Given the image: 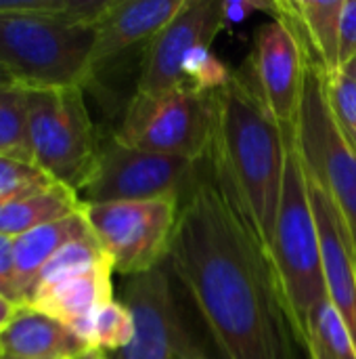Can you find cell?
I'll return each instance as SVG.
<instances>
[{
	"mask_svg": "<svg viewBox=\"0 0 356 359\" xmlns=\"http://www.w3.org/2000/svg\"><path fill=\"white\" fill-rule=\"evenodd\" d=\"M306 179L319 225L327 299L342 316L356 345V244L338 206L308 175Z\"/></svg>",
	"mask_w": 356,
	"mask_h": 359,
	"instance_id": "4fadbf2b",
	"label": "cell"
},
{
	"mask_svg": "<svg viewBox=\"0 0 356 359\" xmlns=\"http://www.w3.org/2000/svg\"><path fill=\"white\" fill-rule=\"evenodd\" d=\"M78 359H107V355H105V353H101V351L90 349V351H86L84 355H80Z\"/></svg>",
	"mask_w": 356,
	"mask_h": 359,
	"instance_id": "f546056e",
	"label": "cell"
},
{
	"mask_svg": "<svg viewBox=\"0 0 356 359\" xmlns=\"http://www.w3.org/2000/svg\"><path fill=\"white\" fill-rule=\"evenodd\" d=\"M187 0H111L97 23L92 61L99 69L130 46L153 40L185 6Z\"/></svg>",
	"mask_w": 356,
	"mask_h": 359,
	"instance_id": "5bb4252c",
	"label": "cell"
},
{
	"mask_svg": "<svg viewBox=\"0 0 356 359\" xmlns=\"http://www.w3.org/2000/svg\"><path fill=\"white\" fill-rule=\"evenodd\" d=\"M292 135L294 130H285L271 116L245 63L216 93V130L208 162L222 191L269 250Z\"/></svg>",
	"mask_w": 356,
	"mask_h": 359,
	"instance_id": "7a4b0ae2",
	"label": "cell"
},
{
	"mask_svg": "<svg viewBox=\"0 0 356 359\" xmlns=\"http://www.w3.org/2000/svg\"><path fill=\"white\" fill-rule=\"evenodd\" d=\"M342 72H344V74H346L348 78H353V80L356 82V57L353 59V61H348V63H346V65L342 67Z\"/></svg>",
	"mask_w": 356,
	"mask_h": 359,
	"instance_id": "f1b7e54d",
	"label": "cell"
},
{
	"mask_svg": "<svg viewBox=\"0 0 356 359\" xmlns=\"http://www.w3.org/2000/svg\"><path fill=\"white\" fill-rule=\"evenodd\" d=\"M273 11L298 29L311 61L323 72L340 69V23L344 0H277Z\"/></svg>",
	"mask_w": 356,
	"mask_h": 359,
	"instance_id": "ac0fdd59",
	"label": "cell"
},
{
	"mask_svg": "<svg viewBox=\"0 0 356 359\" xmlns=\"http://www.w3.org/2000/svg\"><path fill=\"white\" fill-rule=\"evenodd\" d=\"M296 145L306 175L338 206L356 244V151L334 122L323 67L311 59L296 124Z\"/></svg>",
	"mask_w": 356,
	"mask_h": 359,
	"instance_id": "ba28073f",
	"label": "cell"
},
{
	"mask_svg": "<svg viewBox=\"0 0 356 359\" xmlns=\"http://www.w3.org/2000/svg\"><path fill=\"white\" fill-rule=\"evenodd\" d=\"M134 337V322L128 307L122 301L105 303L88 322L84 332V341L90 349L101 351L105 355L118 353L130 345Z\"/></svg>",
	"mask_w": 356,
	"mask_h": 359,
	"instance_id": "7402d4cb",
	"label": "cell"
},
{
	"mask_svg": "<svg viewBox=\"0 0 356 359\" xmlns=\"http://www.w3.org/2000/svg\"><path fill=\"white\" fill-rule=\"evenodd\" d=\"M233 72L214 55L212 44L193 48L183 63V82L201 93H218L231 80Z\"/></svg>",
	"mask_w": 356,
	"mask_h": 359,
	"instance_id": "603a6c76",
	"label": "cell"
},
{
	"mask_svg": "<svg viewBox=\"0 0 356 359\" xmlns=\"http://www.w3.org/2000/svg\"><path fill=\"white\" fill-rule=\"evenodd\" d=\"M180 200L84 204L86 221L107 252L113 271L126 278L162 265L168 257Z\"/></svg>",
	"mask_w": 356,
	"mask_h": 359,
	"instance_id": "30bf717a",
	"label": "cell"
},
{
	"mask_svg": "<svg viewBox=\"0 0 356 359\" xmlns=\"http://www.w3.org/2000/svg\"><path fill=\"white\" fill-rule=\"evenodd\" d=\"M225 27V2L187 0L178 15L149 42L134 95L151 99L185 86L183 63L187 55L201 44H212Z\"/></svg>",
	"mask_w": 356,
	"mask_h": 359,
	"instance_id": "7c38bea8",
	"label": "cell"
},
{
	"mask_svg": "<svg viewBox=\"0 0 356 359\" xmlns=\"http://www.w3.org/2000/svg\"><path fill=\"white\" fill-rule=\"evenodd\" d=\"M44 179L48 177L31 162L0 156V202Z\"/></svg>",
	"mask_w": 356,
	"mask_h": 359,
	"instance_id": "d4e9b609",
	"label": "cell"
},
{
	"mask_svg": "<svg viewBox=\"0 0 356 359\" xmlns=\"http://www.w3.org/2000/svg\"><path fill=\"white\" fill-rule=\"evenodd\" d=\"M17 309H19V305H15L13 301L4 299V297L0 294V332L10 324V320L15 318Z\"/></svg>",
	"mask_w": 356,
	"mask_h": 359,
	"instance_id": "83f0119b",
	"label": "cell"
},
{
	"mask_svg": "<svg viewBox=\"0 0 356 359\" xmlns=\"http://www.w3.org/2000/svg\"><path fill=\"white\" fill-rule=\"evenodd\" d=\"M90 347L63 322L19 305L10 324L0 332V355L13 359H78Z\"/></svg>",
	"mask_w": 356,
	"mask_h": 359,
	"instance_id": "2e32d148",
	"label": "cell"
},
{
	"mask_svg": "<svg viewBox=\"0 0 356 359\" xmlns=\"http://www.w3.org/2000/svg\"><path fill=\"white\" fill-rule=\"evenodd\" d=\"M25 93L34 166L80 194L101 143L84 101V88H25Z\"/></svg>",
	"mask_w": 356,
	"mask_h": 359,
	"instance_id": "8992f818",
	"label": "cell"
},
{
	"mask_svg": "<svg viewBox=\"0 0 356 359\" xmlns=\"http://www.w3.org/2000/svg\"><path fill=\"white\" fill-rule=\"evenodd\" d=\"M323 80L334 122L356 151V82L342 69L323 72Z\"/></svg>",
	"mask_w": 356,
	"mask_h": 359,
	"instance_id": "cb8c5ba5",
	"label": "cell"
},
{
	"mask_svg": "<svg viewBox=\"0 0 356 359\" xmlns=\"http://www.w3.org/2000/svg\"><path fill=\"white\" fill-rule=\"evenodd\" d=\"M80 196L52 179L38 181L0 202V233L19 238L31 229L82 210Z\"/></svg>",
	"mask_w": 356,
	"mask_h": 359,
	"instance_id": "e0dca14e",
	"label": "cell"
},
{
	"mask_svg": "<svg viewBox=\"0 0 356 359\" xmlns=\"http://www.w3.org/2000/svg\"><path fill=\"white\" fill-rule=\"evenodd\" d=\"M0 294L15 305L17 297V267H15V238L0 233Z\"/></svg>",
	"mask_w": 356,
	"mask_h": 359,
	"instance_id": "484cf974",
	"label": "cell"
},
{
	"mask_svg": "<svg viewBox=\"0 0 356 359\" xmlns=\"http://www.w3.org/2000/svg\"><path fill=\"white\" fill-rule=\"evenodd\" d=\"M304 347L308 359H356L350 330L329 299L321 301L311 311Z\"/></svg>",
	"mask_w": 356,
	"mask_h": 359,
	"instance_id": "ffe728a7",
	"label": "cell"
},
{
	"mask_svg": "<svg viewBox=\"0 0 356 359\" xmlns=\"http://www.w3.org/2000/svg\"><path fill=\"white\" fill-rule=\"evenodd\" d=\"M13 84H15V82H13V80H10V78H8V76H6V74H4V72L0 69V88L13 86Z\"/></svg>",
	"mask_w": 356,
	"mask_h": 359,
	"instance_id": "4dcf8cb0",
	"label": "cell"
},
{
	"mask_svg": "<svg viewBox=\"0 0 356 359\" xmlns=\"http://www.w3.org/2000/svg\"><path fill=\"white\" fill-rule=\"evenodd\" d=\"M92 233L84 206L82 210L52 221L48 225H42L38 229H31L19 238H15V267H17V297L19 305H29L31 292L36 288V282L42 273V269L48 265V261L69 242L80 240L84 236Z\"/></svg>",
	"mask_w": 356,
	"mask_h": 359,
	"instance_id": "d6986e66",
	"label": "cell"
},
{
	"mask_svg": "<svg viewBox=\"0 0 356 359\" xmlns=\"http://www.w3.org/2000/svg\"><path fill=\"white\" fill-rule=\"evenodd\" d=\"M122 303L132 316L134 337L107 359H225L166 261L128 278Z\"/></svg>",
	"mask_w": 356,
	"mask_h": 359,
	"instance_id": "3957f363",
	"label": "cell"
},
{
	"mask_svg": "<svg viewBox=\"0 0 356 359\" xmlns=\"http://www.w3.org/2000/svg\"><path fill=\"white\" fill-rule=\"evenodd\" d=\"M0 359H13V358H4V355H0Z\"/></svg>",
	"mask_w": 356,
	"mask_h": 359,
	"instance_id": "1f68e13d",
	"label": "cell"
},
{
	"mask_svg": "<svg viewBox=\"0 0 356 359\" xmlns=\"http://www.w3.org/2000/svg\"><path fill=\"white\" fill-rule=\"evenodd\" d=\"M225 359H304L271 250L204 160L166 257Z\"/></svg>",
	"mask_w": 356,
	"mask_h": 359,
	"instance_id": "6da1fadb",
	"label": "cell"
},
{
	"mask_svg": "<svg viewBox=\"0 0 356 359\" xmlns=\"http://www.w3.org/2000/svg\"><path fill=\"white\" fill-rule=\"evenodd\" d=\"M271 259L281 280L296 332L304 345L308 316L321 301L327 299V286L319 225L313 210L306 170L296 145V130L290 137L287 147Z\"/></svg>",
	"mask_w": 356,
	"mask_h": 359,
	"instance_id": "277c9868",
	"label": "cell"
},
{
	"mask_svg": "<svg viewBox=\"0 0 356 359\" xmlns=\"http://www.w3.org/2000/svg\"><path fill=\"white\" fill-rule=\"evenodd\" d=\"M111 273H113V267L107 265L94 271L40 284L34 290L29 305L63 322L84 341V332L92 316L105 303L113 301Z\"/></svg>",
	"mask_w": 356,
	"mask_h": 359,
	"instance_id": "9a60e30c",
	"label": "cell"
},
{
	"mask_svg": "<svg viewBox=\"0 0 356 359\" xmlns=\"http://www.w3.org/2000/svg\"><path fill=\"white\" fill-rule=\"evenodd\" d=\"M97 25L65 17H0V69L23 88H84Z\"/></svg>",
	"mask_w": 356,
	"mask_h": 359,
	"instance_id": "5b68a950",
	"label": "cell"
},
{
	"mask_svg": "<svg viewBox=\"0 0 356 359\" xmlns=\"http://www.w3.org/2000/svg\"><path fill=\"white\" fill-rule=\"evenodd\" d=\"M0 156L31 162L27 135V93L17 84L0 88Z\"/></svg>",
	"mask_w": 356,
	"mask_h": 359,
	"instance_id": "44dd1931",
	"label": "cell"
},
{
	"mask_svg": "<svg viewBox=\"0 0 356 359\" xmlns=\"http://www.w3.org/2000/svg\"><path fill=\"white\" fill-rule=\"evenodd\" d=\"M216 130V93L191 86L174 88L162 97H132L113 139L128 147L208 160Z\"/></svg>",
	"mask_w": 356,
	"mask_h": 359,
	"instance_id": "52a82bcc",
	"label": "cell"
},
{
	"mask_svg": "<svg viewBox=\"0 0 356 359\" xmlns=\"http://www.w3.org/2000/svg\"><path fill=\"white\" fill-rule=\"evenodd\" d=\"M356 57V0H344L340 23V69Z\"/></svg>",
	"mask_w": 356,
	"mask_h": 359,
	"instance_id": "4316f807",
	"label": "cell"
},
{
	"mask_svg": "<svg viewBox=\"0 0 356 359\" xmlns=\"http://www.w3.org/2000/svg\"><path fill=\"white\" fill-rule=\"evenodd\" d=\"M306 63L302 38L285 15L275 13L273 21L260 25L245 65L271 116L285 130H296L298 124Z\"/></svg>",
	"mask_w": 356,
	"mask_h": 359,
	"instance_id": "8fae6325",
	"label": "cell"
},
{
	"mask_svg": "<svg viewBox=\"0 0 356 359\" xmlns=\"http://www.w3.org/2000/svg\"><path fill=\"white\" fill-rule=\"evenodd\" d=\"M204 162L128 147L113 135L99 143L94 166L80 189L82 204L183 200L193 187Z\"/></svg>",
	"mask_w": 356,
	"mask_h": 359,
	"instance_id": "9c48e42d",
	"label": "cell"
}]
</instances>
